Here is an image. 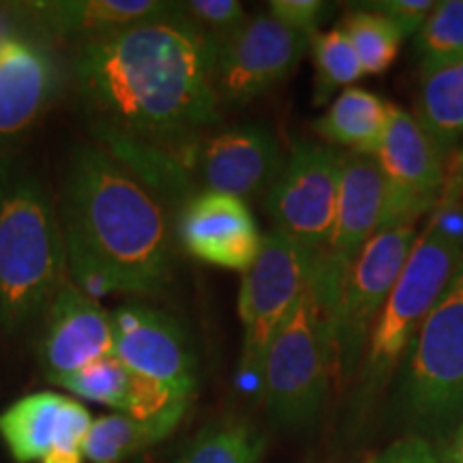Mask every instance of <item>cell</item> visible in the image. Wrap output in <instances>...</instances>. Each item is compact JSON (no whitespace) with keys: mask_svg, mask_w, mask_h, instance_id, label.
Segmentation results:
<instances>
[{"mask_svg":"<svg viewBox=\"0 0 463 463\" xmlns=\"http://www.w3.org/2000/svg\"><path fill=\"white\" fill-rule=\"evenodd\" d=\"M217 45L174 3L80 43L71 82L101 144H174L222 123L213 71Z\"/></svg>","mask_w":463,"mask_h":463,"instance_id":"obj_1","label":"cell"},{"mask_svg":"<svg viewBox=\"0 0 463 463\" xmlns=\"http://www.w3.org/2000/svg\"><path fill=\"white\" fill-rule=\"evenodd\" d=\"M58 217L69 270L89 297H155L172 283L176 256L164 206L108 150H73Z\"/></svg>","mask_w":463,"mask_h":463,"instance_id":"obj_2","label":"cell"},{"mask_svg":"<svg viewBox=\"0 0 463 463\" xmlns=\"http://www.w3.org/2000/svg\"><path fill=\"white\" fill-rule=\"evenodd\" d=\"M58 208L31 167L0 157V326L14 333L42 317L67 283Z\"/></svg>","mask_w":463,"mask_h":463,"instance_id":"obj_3","label":"cell"},{"mask_svg":"<svg viewBox=\"0 0 463 463\" xmlns=\"http://www.w3.org/2000/svg\"><path fill=\"white\" fill-rule=\"evenodd\" d=\"M337 373L333 311L314 281L266 347L258 389L264 408L283 427L316 420Z\"/></svg>","mask_w":463,"mask_h":463,"instance_id":"obj_4","label":"cell"},{"mask_svg":"<svg viewBox=\"0 0 463 463\" xmlns=\"http://www.w3.org/2000/svg\"><path fill=\"white\" fill-rule=\"evenodd\" d=\"M461 260L463 241L430 222L373 322L363 356V378L369 391L382 389L392 372L402 367L422 322L453 279Z\"/></svg>","mask_w":463,"mask_h":463,"instance_id":"obj_5","label":"cell"},{"mask_svg":"<svg viewBox=\"0 0 463 463\" xmlns=\"http://www.w3.org/2000/svg\"><path fill=\"white\" fill-rule=\"evenodd\" d=\"M403 412L425 427L463 414V260L402 363Z\"/></svg>","mask_w":463,"mask_h":463,"instance_id":"obj_6","label":"cell"},{"mask_svg":"<svg viewBox=\"0 0 463 463\" xmlns=\"http://www.w3.org/2000/svg\"><path fill=\"white\" fill-rule=\"evenodd\" d=\"M317 253L270 230L253 264L242 273L239 317L242 324L241 372L260 378L266 347L309 288Z\"/></svg>","mask_w":463,"mask_h":463,"instance_id":"obj_7","label":"cell"},{"mask_svg":"<svg viewBox=\"0 0 463 463\" xmlns=\"http://www.w3.org/2000/svg\"><path fill=\"white\" fill-rule=\"evenodd\" d=\"M416 239V222L380 230L347 270L333 316L339 375H350L363 363L375 317L395 288Z\"/></svg>","mask_w":463,"mask_h":463,"instance_id":"obj_8","label":"cell"},{"mask_svg":"<svg viewBox=\"0 0 463 463\" xmlns=\"http://www.w3.org/2000/svg\"><path fill=\"white\" fill-rule=\"evenodd\" d=\"M344 150L298 142L264 195L273 230L320 253L333 234L337 215Z\"/></svg>","mask_w":463,"mask_h":463,"instance_id":"obj_9","label":"cell"},{"mask_svg":"<svg viewBox=\"0 0 463 463\" xmlns=\"http://www.w3.org/2000/svg\"><path fill=\"white\" fill-rule=\"evenodd\" d=\"M174 153L200 183V191L242 202L266 195L279 176L283 157L275 133L264 125H236L174 144Z\"/></svg>","mask_w":463,"mask_h":463,"instance_id":"obj_10","label":"cell"},{"mask_svg":"<svg viewBox=\"0 0 463 463\" xmlns=\"http://www.w3.org/2000/svg\"><path fill=\"white\" fill-rule=\"evenodd\" d=\"M375 159L384 178L380 230L416 222L442 198L447 157L422 129L419 118L403 108H391L384 142Z\"/></svg>","mask_w":463,"mask_h":463,"instance_id":"obj_11","label":"cell"},{"mask_svg":"<svg viewBox=\"0 0 463 463\" xmlns=\"http://www.w3.org/2000/svg\"><path fill=\"white\" fill-rule=\"evenodd\" d=\"M309 48V39L283 26L273 15L247 17L228 39L217 43V97L228 106H245L281 84Z\"/></svg>","mask_w":463,"mask_h":463,"instance_id":"obj_12","label":"cell"},{"mask_svg":"<svg viewBox=\"0 0 463 463\" xmlns=\"http://www.w3.org/2000/svg\"><path fill=\"white\" fill-rule=\"evenodd\" d=\"M384 211V178L378 159L345 153L337 215L326 247L317 253L314 286L335 316L344 279L364 245L378 234Z\"/></svg>","mask_w":463,"mask_h":463,"instance_id":"obj_13","label":"cell"},{"mask_svg":"<svg viewBox=\"0 0 463 463\" xmlns=\"http://www.w3.org/2000/svg\"><path fill=\"white\" fill-rule=\"evenodd\" d=\"M112 354L133 373L195 397L198 356L183 324L144 303H127L112 314Z\"/></svg>","mask_w":463,"mask_h":463,"instance_id":"obj_14","label":"cell"},{"mask_svg":"<svg viewBox=\"0 0 463 463\" xmlns=\"http://www.w3.org/2000/svg\"><path fill=\"white\" fill-rule=\"evenodd\" d=\"M183 247L202 262L245 273L256 260L262 236L247 202L232 195L195 191L178 217Z\"/></svg>","mask_w":463,"mask_h":463,"instance_id":"obj_15","label":"cell"},{"mask_svg":"<svg viewBox=\"0 0 463 463\" xmlns=\"http://www.w3.org/2000/svg\"><path fill=\"white\" fill-rule=\"evenodd\" d=\"M43 317L39 358L50 382L112 354V314L75 283L58 289Z\"/></svg>","mask_w":463,"mask_h":463,"instance_id":"obj_16","label":"cell"},{"mask_svg":"<svg viewBox=\"0 0 463 463\" xmlns=\"http://www.w3.org/2000/svg\"><path fill=\"white\" fill-rule=\"evenodd\" d=\"M54 95V69L48 54L22 39L0 43V157L42 118Z\"/></svg>","mask_w":463,"mask_h":463,"instance_id":"obj_17","label":"cell"},{"mask_svg":"<svg viewBox=\"0 0 463 463\" xmlns=\"http://www.w3.org/2000/svg\"><path fill=\"white\" fill-rule=\"evenodd\" d=\"M42 31L65 42L84 43L109 33L164 15L174 7L165 0H50L15 5Z\"/></svg>","mask_w":463,"mask_h":463,"instance_id":"obj_18","label":"cell"},{"mask_svg":"<svg viewBox=\"0 0 463 463\" xmlns=\"http://www.w3.org/2000/svg\"><path fill=\"white\" fill-rule=\"evenodd\" d=\"M392 103L364 89H345L314 123V131L347 153L375 157L384 142Z\"/></svg>","mask_w":463,"mask_h":463,"instance_id":"obj_19","label":"cell"},{"mask_svg":"<svg viewBox=\"0 0 463 463\" xmlns=\"http://www.w3.org/2000/svg\"><path fill=\"white\" fill-rule=\"evenodd\" d=\"M65 402L56 392H34L0 414V438L17 463L42 461L54 449Z\"/></svg>","mask_w":463,"mask_h":463,"instance_id":"obj_20","label":"cell"},{"mask_svg":"<svg viewBox=\"0 0 463 463\" xmlns=\"http://www.w3.org/2000/svg\"><path fill=\"white\" fill-rule=\"evenodd\" d=\"M183 414H167L153 420H136L125 414H109L92 420L82 444V455L90 463H125L142 450L164 442L176 431Z\"/></svg>","mask_w":463,"mask_h":463,"instance_id":"obj_21","label":"cell"},{"mask_svg":"<svg viewBox=\"0 0 463 463\" xmlns=\"http://www.w3.org/2000/svg\"><path fill=\"white\" fill-rule=\"evenodd\" d=\"M414 116L449 161L463 140V61L422 75Z\"/></svg>","mask_w":463,"mask_h":463,"instance_id":"obj_22","label":"cell"},{"mask_svg":"<svg viewBox=\"0 0 463 463\" xmlns=\"http://www.w3.org/2000/svg\"><path fill=\"white\" fill-rule=\"evenodd\" d=\"M266 436L251 422L222 419L191 438L176 463H262Z\"/></svg>","mask_w":463,"mask_h":463,"instance_id":"obj_23","label":"cell"},{"mask_svg":"<svg viewBox=\"0 0 463 463\" xmlns=\"http://www.w3.org/2000/svg\"><path fill=\"white\" fill-rule=\"evenodd\" d=\"M339 28L350 39L364 75L384 73L397 61L405 39L402 31L384 15L363 5L347 11Z\"/></svg>","mask_w":463,"mask_h":463,"instance_id":"obj_24","label":"cell"},{"mask_svg":"<svg viewBox=\"0 0 463 463\" xmlns=\"http://www.w3.org/2000/svg\"><path fill=\"white\" fill-rule=\"evenodd\" d=\"M420 73H433L463 61V0H442L416 33Z\"/></svg>","mask_w":463,"mask_h":463,"instance_id":"obj_25","label":"cell"},{"mask_svg":"<svg viewBox=\"0 0 463 463\" xmlns=\"http://www.w3.org/2000/svg\"><path fill=\"white\" fill-rule=\"evenodd\" d=\"M309 45L314 50L316 65L314 103L316 106H326L335 90H345L347 86L361 80L364 71L350 39L339 26L326 33H317Z\"/></svg>","mask_w":463,"mask_h":463,"instance_id":"obj_26","label":"cell"},{"mask_svg":"<svg viewBox=\"0 0 463 463\" xmlns=\"http://www.w3.org/2000/svg\"><path fill=\"white\" fill-rule=\"evenodd\" d=\"M133 380H136V373L129 372L114 354H108L86 364L80 372L62 375L52 384L62 386V389L86 399V402L109 405V408H116L120 414H125L127 405H129Z\"/></svg>","mask_w":463,"mask_h":463,"instance_id":"obj_27","label":"cell"},{"mask_svg":"<svg viewBox=\"0 0 463 463\" xmlns=\"http://www.w3.org/2000/svg\"><path fill=\"white\" fill-rule=\"evenodd\" d=\"M178 7L215 45L228 39L247 20L245 7L236 0H187L178 3Z\"/></svg>","mask_w":463,"mask_h":463,"instance_id":"obj_28","label":"cell"},{"mask_svg":"<svg viewBox=\"0 0 463 463\" xmlns=\"http://www.w3.org/2000/svg\"><path fill=\"white\" fill-rule=\"evenodd\" d=\"M331 14V5L322 0H270L269 15H273L283 26L311 39L320 33L324 17Z\"/></svg>","mask_w":463,"mask_h":463,"instance_id":"obj_29","label":"cell"},{"mask_svg":"<svg viewBox=\"0 0 463 463\" xmlns=\"http://www.w3.org/2000/svg\"><path fill=\"white\" fill-rule=\"evenodd\" d=\"M363 7L384 15L402 31L403 37H412L436 9V0H373V3H363Z\"/></svg>","mask_w":463,"mask_h":463,"instance_id":"obj_30","label":"cell"},{"mask_svg":"<svg viewBox=\"0 0 463 463\" xmlns=\"http://www.w3.org/2000/svg\"><path fill=\"white\" fill-rule=\"evenodd\" d=\"M364 463H442L433 447L420 436H405L389 444Z\"/></svg>","mask_w":463,"mask_h":463,"instance_id":"obj_31","label":"cell"},{"mask_svg":"<svg viewBox=\"0 0 463 463\" xmlns=\"http://www.w3.org/2000/svg\"><path fill=\"white\" fill-rule=\"evenodd\" d=\"M463 189V140L447 161V183H444L442 202L453 198Z\"/></svg>","mask_w":463,"mask_h":463,"instance_id":"obj_32","label":"cell"},{"mask_svg":"<svg viewBox=\"0 0 463 463\" xmlns=\"http://www.w3.org/2000/svg\"><path fill=\"white\" fill-rule=\"evenodd\" d=\"M442 463H463V420L457 427L453 438H450L449 447L444 449V453L439 455Z\"/></svg>","mask_w":463,"mask_h":463,"instance_id":"obj_33","label":"cell"},{"mask_svg":"<svg viewBox=\"0 0 463 463\" xmlns=\"http://www.w3.org/2000/svg\"><path fill=\"white\" fill-rule=\"evenodd\" d=\"M42 463H84V455H82V450L52 449L50 453L43 457Z\"/></svg>","mask_w":463,"mask_h":463,"instance_id":"obj_34","label":"cell"},{"mask_svg":"<svg viewBox=\"0 0 463 463\" xmlns=\"http://www.w3.org/2000/svg\"><path fill=\"white\" fill-rule=\"evenodd\" d=\"M5 39H7V37H5V34H3V22H0V43H3Z\"/></svg>","mask_w":463,"mask_h":463,"instance_id":"obj_35","label":"cell"}]
</instances>
